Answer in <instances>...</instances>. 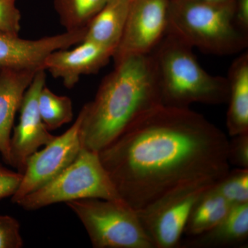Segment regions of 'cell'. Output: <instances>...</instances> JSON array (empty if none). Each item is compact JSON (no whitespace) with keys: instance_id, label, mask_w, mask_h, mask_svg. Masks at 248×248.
I'll use <instances>...</instances> for the list:
<instances>
[{"instance_id":"cell-16","label":"cell","mask_w":248,"mask_h":248,"mask_svg":"<svg viewBox=\"0 0 248 248\" xmlns=\"http://www.w3.org/2000/svg\"><path fill=\"white\" fill-rule=\"evenodd\" d=\"M130 4V0H109L86 26L83 41L102 45L115 52L123 35Z\"/></svg>"},{"instance_id":"cell-17","label":"cell","mask_w":248,"mask_h":248,"mask_svg":"<svg viewBox=\"0 0 248 248\" xmlns=\"http://www.w3.org/2000/svg\"><path fill=\"white\" fill-rule=\"evenodd\" d=\"M231 205L213 186L204 191L192 207L184 234L187 237L198 236L211 229L226 216Z\"/></svg>"},{"instance_id":"cell-21","label":"cell","mask_w":248,"mask_h":248,"mask_svg":"<svg viewBox=\"0 0 248 248\" xmlns=\"http://www.w3.org/2000/svg\"><path fill=\"white\" fill-rule=\"evenodd\" d=\"M24 242L17 220L8 215L0 216V248H21Z\"/></svg>"},{"instance_id":"cell-18","label":"cell","mask_w":248,"mask_h":248,"mask_svg":"<svg viewBox=\"0 0 248 248\" xmlns=\"http://www.w3.org/2000/svg\"><path fill=\"white\" fill-rule=\"evenodd\" d=\"M109 0H54L62 25L66 31L84 29Z\"/></svg>"},{"instance_id":"cell-20","label":"cell","mask_w":248,"mask_h":248,"mask_svg":"<svg viewBox=\"0 0 248 248\" xmlns=\"http://www.w3.org/2000/svg\"><path fill=\"white\" fill-rule=\"evenodd\" d=\"M214 187L231 206L248 203V169L231 170Z\"/></svg>"},{"instance_id":"cell-6","label":"cell","mask_w":248,"mask_h":248,"mask_svg":"<svg viewBox=\"0 0 248 248\" xmlns=\"http://www.w3.org/2000/svg\"><path fill=\"white\" fill-rule=\"evenodd\" d=\"M94 248H155L138 214L124 202L82 199L66 202Z\"/></svg>"},{"instance_id":"cell-24","label":"cell","mask_w":248,"mask_h":248,"mask_svg":"<svg viewBox=\"0 0 248 248\" xmlns=\"http://www.w3.org/2000/svg\"><path fill=\"white\" fill-rule=\"evenodd\" d=\"M22 177V173L6 169L0 164V200L14 195L20 185Z\"/></svg>"},{"instance_id":"cell-7","label":"cell","mask_w":248,"mask_h":248,"mask_svg":"<svg viewBox=\"0 0 248 248\" xmlns=\"http://www.w3.org/2000/svg\"><path fill=\"white\" fill-rule=\"evenodd\" d=\"M215 183L202 181L179 186L136 211L155 248H179L192 207Z\"/></svg>"},{"instance_id":"cell-3","label":"cell","mask_w":248,"mask_h":248,"mask_svg":"<svg viewBox=\"0 0 248 248\" xmlns=\"http://www.w3.org/2000/svg\"><path fill=\"white\" fill-rule=\"evenodd\" d=\"M151 55L162 105L189 108L197 103L210 105L228 103L227 78L205 71L192 47L174 34L167 31Z\"/></svg>"},{"instance_id":"cell-10","label":"cell","mask_w":248,"mask_h":248,"mask_svg":"<svg viewBox=\"0 0 248 248\" xmlns=\"http://www.w3.org/2000/svg\"><path fill=\"white\" fill-rule=\"evenodd\" d=\"M45 71L41 69L35 73L24 93L19 110V123L11 139L10 166L20 173L24 172L28 158L55 138L46 127L39 110V95L46 79Z\"/></svg>"},{"instance_id":"cell-4","label":"cell","mask_w":248,"mask_h":248,"mask_svg":"<svg viewBox=\"0 0 248 248\" xmlns=\"http://www.w3.org/2000/svg\"><path fill=\"white\" fill-rule=\"evenodd\" d=\"M235 0L208 4L171 0L168 31L187 45L217 55H234L247 48L248 35L234 20Z\"/></svg>"},{"instance_id":"cell-23","label":"cell","mask_w":248,"mask_h":248,"mask_svg":"<svg viewBox=\"0 0 248 248\" xmlns=\"http://www.w3.org/2000/svg\"><path fill=\"white\" fill-rule=\"evenodd\" d=\"M227 157L230 165L248 169V133L240 134L228 140Z\"/></svg>"},{"instance_id":"cell-15","label":"cell","mask_w":248,"mask_h":248,"mask_svg":"<svg viewBox=\"0 0 248 248\" xmlns=\"http://www.w3.org/2000/svg\"><path fill=\"white\" fill-rule=\"evenodd\" d=\"M229 104L226 126L231 137L248 133V53L244 52L232 63L228 71Z\"/></svg>"},{"instance_id":"cell-5","label":"cell","mask_w":248,"mask_h":248,"mask_svg":"<svg viewBox=\"0 0 248 248\" xmlns=\"http://www.w3.org/2000/svg\"><path fill=\"white\" fill-rule=\"evenodd\" d=\"M90 198L124 202L103 166L99 153L82 146L75 161L63 172L17 204L32 211L52 204Z\"/></svg>"},{"instance_id":"cell-22","label":"cell","mask_w":248,"mask_h":248,"mask_svg":"<svg viewBox=\"0 0 248 248\" xmlns=\"http://www.w3.org/2000/svg\"><path fill=\"white\" fill-rule=\"evenodd\" d=\"M17 0H0V32L18 35L20 31L21 14Z\"/></svg>"},{"instance_id":"cell-19","label":"cell","mask_w":248,"mask_h":248,"mask_svg":"<svg viewBox=\"0 0 248 248\" xmlns=\"http://www.w3.org/2000/svg\"><path fill=\"white\" fill-rule=\"evenodd\" d=\"M38 107L42 120L49 131L56 130L73 120L71 98L58 95L46 85L39 95Z\"/></svg>"},{"instance_id":"cell-13","label":"cell","mask_w":248,"mask_h":248,"mask_svg":"<svg viewBox=\"0 0 248 248\" xmlns=\"http://www.w3.org/2000/svg\"><path fill=\"white\" fill-rule=\"evenodd\" d=\"M37 71L0 70V154L9 165L15 117L24 93Z\"/></svg>"},{"instance_id":"cell-12","label":"cell","mask_w":248,"mask_h":248,"mask_svg":"<svg viewBox=\"0 0 248 248\" xmlns=\"http://www.w3.org/2000/svg\"><path fill=\"white\" fill-rule=\"evenodd\" d=\"M114 50L93 42L83 41L78 46L56 50L47 57L45 65L57 79H61L67 89H73L83 76L97 73L108 63Z\"/></svg>"},{"instance_id":"cell-1","label":"cell","mask_w":248,"mask_h":248,"mask_svg":"<svg viewBox=\"0 0 248 248\" xmlns=\"http://www.w3.org/2000/svg\"><path fill=\"white\" fill-rule=\"evenodd\" d=\"M226 134L190 108L160 105L99 151L121 198L135 211L190 183L230 170Z\"/></svg>"},{"instance_id":"cell-2","label":"cell","mask_w":248,"mask_h":248,"mask_svg":"<svg viewBox=\"0 0 248 248\" xmlns=\"http://www.w3.org/2000/svg\"><path fill=\"white\" fill-rule=\"evenodd\" d=\"M162 105L151 53L134 55L115 63L81 116L82 146L104 149L142 115Z\"/></svg>"},{"instance_id":"cell-9","label":"cell","mask_w":248,"mask_h":248,"mask_svg":"<svg viewBox=\"0 0 248 248\" xmlns=\"http://www.w3.org/2000/svg\"><path fill=\"white\" fill-rule=\"evenodd\" d=\"M81 124L79 113L71 128L28 158L22 182L12 196L13 203L17 204L24 197L48 184L75 161L82 148Z\"/></svg>"},{"instance_id":"cell-8","label":"cell","mask_w":248,"mask_h":248,"mask_svg":"<svg viewBox=\"0 0 248 248\" xmlns=\"http://www.w3.org/2000/svg\"><path fill=\"white\" fill-rule=\"evenodd\" d=\"M171 0H130L122 39L114 52L115 63L134 55H148L169 27Z\"/></svg>"},{"instance_id":"cell-25","label":"cell","mask_w":248,"mask_h":248,"mask_svg":"<svg viewBox=\"0 0 248 248\" xmlns=\"http://www.w3.org/2000/svg\"><path fill=\"white\" fill-rule=\"evenodd\" d=\"M234 20L240 30L248 35V0H235Z\"/></svg>"},{"instance_id":"cell-11","label":"cell","mask_w":248,"mask_h":248,"mask_svg":"<svg viewBox=\"0 0 248 248\" xmlns=\"http://www.w3.org/2000/svg\"><path fill=\"white\" fill-rule=\"evenodd\" d=\"M86 28L66 31L60 35L38 40H24L18 35L0 32V70L40 71L46 59L56 50L69 48L82 42Z\"/></svg>"},{"instance_id":"cell-14","label":"cell","mask_w":248,"mask_h":248,"mask_svg":"<svg viewBox=\"0 0 248 248\" xmlns=\"http://www.w3.org/2000/svg\"><path fill=\"white\" fill-rule=\"evenodd\" d=\"M248 239V203L232 206L216 226L198 236L181 241L179 248H223L241 247Z\"/></svg>"},{"instance_id":"cell-26","label":"cell","mask_w":248,"mask_h":248,"mask_svg":"<svg viewBox=\"0 0 248 248\" xmlns=\"http://www.w3.org/2000/svg\"><path fill=\"white\" fill-rule=\"evenodd\" d=\"M194 1H200V2L208 3V4H223L228 2L231 0H194Z\"/></svg>"}]
</instances>
